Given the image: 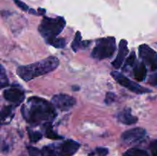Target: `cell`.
Returning a JSON list of instances; mask_svg holds the SVG:
<instances>
[{
    "label": "cell",
    "mask_w": 157,
    "mask_h": 156,
    "mask_svg": "<svg viewBox=\"0 0 157 156\" xmlns=\"http://www.w3.org/2000/svg\"><path fill=\"white\" fill-rule=\"evenodd\" d=\"M54 105L46 99L38 96L29 98L26 105L21 107L23 118L32 125L49 123L56 117V111Z\"/></svg>",
    "instance_id": "6da1fadb"
},
{
    "label": "cell",
    "mask_w": 157,
    "mask_h": 156,
    "mask_svg": "<svg viewBox=\"0 0 157 156\" xmlns=\"http://www.w3.org/2000/svg\"><path fill=\"white\" fill-rule=\"evenodd\" d=\"M59 61L56 57L51 56L38 62L20 66L17 68V74L25 81H29L35 77L46 74L58 67Z\"/></svg>",
    "instance_id": "7a4b0ae2"
},
{
    "label": "cell",
    "mask_w": 157,
    "mask_h": 156,
    "mask_svg": "<svg viewBox=\"0 0 157 156\" xmlns=\"http://www.w3.org/2000/svg\"><path fill=\"white\" fill-rule=\"evenodd\" d=\"M65 25L66 21L63 17H44L38 26V32L48 42L50 40L57 38V36L62 32Z\"/></svg>",
    "instance_id": "3957f363"
},
{
    "label": "cell",
    "mask_w": 157,
    "mask_h": 156,
    "mask_svg": "<svg viewBox=\"0 0 157 156\" xmlns=\"http://www.w3.org/2000/svg\"><path fill=\"white\" fill-rule=\"evenodd\" d=\"M116 40L113 37L101 38L97 41L91 52V56L98 60L110 58L116 51Z\"/></svg>",
    "instance_id": "277c9868"
},
{
    "label": "cell",
    "mask_w": 157,
    "mask_h": 156,
    "mask_svg": "<svg viewBox=\"0 0 157 156\" xmlns=\"http://www.w3.org/2000/svg\"><path fill=\"white\" fill-rule=\"evenodd\" d=\"M111 75L113 76V77L114 78V80L117 82L119 83L121 86L124 87L125 88L128 89L129 90L133 92V93H138V94H143V93H150L151 92L150 90L145 88L144 87H141L139 84L133 82L131 80L128 79L127 76H125L122 73H119V72L113 71L111 73Z\"/></svg>",
    "instance_id": "5b68a950"
},
{
    "label": "cell",
    "mask_w": 157,
    "mask_h": 156,
    "mask_svg": "<svg viewBox=\"0 0 157 156\" xmlns=\"http://www.w3.org/2000/svg\"><path fill=\"white\" fill-rule=\"evenodd\" d=\"M139 54L144 64L152 71L157 70V52L147 44H142L139 47Z\"/></svg>",
    "instance_id": "8992f818"
},
{
    "label": "cell",
    "mask_w": 157,
    "mask_h": 156,
    "mask_svg": "<svg viewBox=\"0 0 157 156\" xmlns=\"http://www.w3.org/2000/svg\"><path fill=\"white\" fill-rule=\"evenodd\" d=\"M52 102L55 108L61 111H67L71 110L76 104V99L71 96L62 93L55 95L52 97Z\"/></svg>",
    "instance_id": "52a82bcc"
},
{
    "label": "cell",
    "mask_w": 157,
    "mask_h": 156,
    "mask_svg": "<svg viewBox=\"0 0 157 156\" xmlns=\"http://www.w3.org/2000/svg\"><path fill=\"white\" fill-rule=\"evenodd\" d=\"M147 132L143 128H133L127 130L121 136V139L124 142L128 144L135 143L142 140L145 137Z\"/></svg>",
    "instance_id": "ba28073f"
},
{
    "label": "cell",
    "mask_w": 157,
    "mask_h": 156,
    "mask_svg": "<svg viewBox=\"0 0 157 156\" xmlns=\"http://www.w3.org/2000/svg\"><path fill=\"white\" fill-rule=\"evenodd\" d=\"M4 97L9 102H12L15 106L19 105L25 99V93L21 88L18 87H13L5 90Z\"/></svg>",
    "instance_id": "9c48e42d"
},
{
    "label": "cell",
    "mask_w": 157,
    "mask_h": 156,
    "mask_svg": "<svg viewBox=\"0 0 157 156\" xmlns=\"http://www.w3.org/2000/svg\"><path fill=\"white\" fill-rule=\"evenodd\" d=\"M129 52L128 46H127V41L126 40H121L119 44V48H118V54L117 55L114 61L112 62V65L116 69H119L122 66L126 57Z\"/></svg>",
    "instance_id": "30bf717a"
},
{
    "label": "cell",
    "mask_w": 157,
    "mask_h": 156,
    "mask_svg": "<svg viewBox=\"0 0 157 156\" xmlns=\"http://www.w3.org/2000/svg\"><path fill=\"white\" fill-rule=\"evenodd\" d=\"M80 144L73 140L65 141L60 145L61 153L63 156H72L78 151L80 148Z\"/></svg>",
    "instance_id": "8fae6325"
},
{
    "label": "cell",
    "mask_w": 157,
    "mask_h": 156,
    "mask_svg": "<svg viewBox=\"0 0 157 156\" xmlns=\"http://www.w3.org/2000/svg\"><path fill=\"white\" fill-rule=\"evenodd\" d=\"M118 120L125 125H133L137 122L138 119L136 116H133L130 109H125L117 115Z\"/></svg>",
    "instance_id": "7c38bea8"
},
{
    "label": "cell",
    "mask_w": 157,
    "mask_h": 156,
    "mask_svg": "<svg viewBox=\"0 0 157 156\" xmlns=\"http://www.w3.org/2000/svg\"><path fill=\"white\" fill-rule=\"evenodd\" d=\"M42 156H63L60 145H48L41 150Z\"/></svg>",
    "instance_id": "4fadbf2b"
},
{
    "label": "cell",
    "mask_w": 157,
    "mask_h": 156,
    "mask_svg": "<svg viewBox=\"0 0 157 156\" xmlns=\"http://www.w3.org/2000/svg\"><path fill=\"white\" fill-rule=\"evenodd\" d=\"M147 67L146 64L143 63H139L135 65L134 70H133V74L135 78L138 81H144L147 76Z\"/></svg>",
    "instance_id": "5bb4252c"
},
{
    "label": "cell",
    "mask_w": 157,
    "mask_h": 156,
    "mask_svg": "<svg viewBox=\"0 0 157 156\" xmlns=\"http://www.w3.org/2000/svg\"><path fill=\"white\" fill-rule=\"evenodd\" d=\"M90 44L89 41H84L81 40V32H78L75 35V38L74 39L73 42H72L71 47L73 49L74 51H78V49L81 48V47H86L88 44Z\"/></svg>",
    "instance_id": "9a60e30c"
},
{
    "label": "cell",
    "mask_w": 157,
    "mask_h": 156,
    "mask_svg": "<svg viewBox=\"0 0 157 156\" xmlns=\"http://www.w3.org/2000/svg\"><path fill=\"white\" fill-rule=\"evenodd\" d=\"M12 111H13V106H4L2 109L1 121L2 124L4 123V121L9 119V117H12Z\"/></svg>",
    "instance_id": "2e32d148"
},
{
    "label": "cell",
    "mask_w": 157,
    "mask_h": 156,
    "mask_svg": "<svg viewBox=\"0 0 157 156\" xmlns=\"http://www.w3.org/2000/svg\"><path fill=\"white\" fill-rule=\"evenodd\" d=\"M45 136L48 139H61L62 137L60 136H58L55 131H53L52 129V125L50 123H46L45 125Z\"/></svg>",
    "instance_id": "e0dca14e"
},
{
    "label": "cell",
    "mask_w": 157,
    "mask_h": 156,
    "mask_svg": "<svg viewBox=\"0 0 157 156\" xmlns=\"http://www.w3.org/2000/svg\"><path fill=\"white\" fill-rule=\"evenodd\" d=\"M124 156H149L146 151L140 148H130L124 154Z\"/></svg>",
    "instance_id": "ac0fdd59"
},
{
    "label": "cell",
    "mask_w": 157,
    "mask_h": 156,
    "mask_svg": "<svg viewBox=\"0 0 157 156\" xmlns=\"http://www.w3.org/2000/svg\"><path fill=\"white\" fill-rule=\"evenodd\" d=\"M47 43L50 45L56 47V48H64L66 45V41L64 38H55L54 39L48 41Z\"/></svg>",
    "instance_id": "d6986e66"
},
{
    "label": "cell",
    "mask_w": 157,
    "mask_h": 156,
    "mask_svg": "<svg viewBox=\"0 0 157 156\" xmlns=\"http://www.w3.org/2000/svg\"><path fill=\"white\" fill-rule=\"evenodd\" d=\"M27 130L31 142H37L41 140V139L42 138V134L39 132L33 131V130L30 129V128H28Z\"/></svg>",
    "instance_id": "ffe728a7"
},
{
    "label": "cell",
    "mask_w": 157,
    "mask_h": 156,
    "mask_svg": "<svg viewBox=\"0 0 157 156\" xmlns=\"http://www.w3.org/2000/svg\"><path fill=\"white\" fill-rule=\"evenodd\" d=\"M0 84H1L2 89L9 86V80H8L6 70L2 65H1V72H0Z\"/></svg>",
    "instance_id": "44dd1931"
},
{
    "label": "cell",
    "mask_w": 157,
    "mask_h": 156,
    "mask_svg": "<svg viewBox=\"0 0 157 156\" xmlns=\"http://www.w3.org/2000/svg\"><path fill=\"white\" fill-rule=\"evenodd\" d=\"M136 54H135L134 51H132L131 54H130V56L127 58V59L126 60V62L124 64V68L128 67H133L134 65H136Z\"/></svg>",
    "instance_id": "7402d4cb"
},
{
    "label": "cell",
    "mask_w": 157,
    "mask_h": 156,
    "mask_svg": "<svg viewBox=\"0 0 157 156\" xmlns=\"http://www.w3.org/2000/svg\"><path fill=\"white\" fill-rule=\"evenodd\" d=\"M28 151H29L30 156H42V152L41 150L35 148V147L29 146L28 147Z\"/></svg>",
    "instance_id": "603a6c76"
},
{
    "label": "cell",
    "mask_w": 157,
    "mask_h": 156,
    "mask_svg": "<svg viewBox=\"0 0 157 156\" xmlns=\"http://www.w3.org/2000/svg\"><path fill=\"white\" fill-rule=\"evenodd\" d=\"M14 2H15V5H16L19 9H21L22 11L27 12V11L29 10V6H28L25 3L21 2V0H14Z\"/></svg>",
    "instance_id": "cb8c5ba5"
},
{
    "label": "cell",
    "mask_w": 157,
    "mask_h": 156,
    "mask_svg": "<svg viewBox=\"0 0 157 156\" xmlns=\"http://www.w3.org/2000/svg\"><path fill=\"white\" fill-rule=\"evenodd\" d=\"M96 153L98 154V156H107L108 154V149L106 148H103V147H99V148H96Z\"/></svg>",
    "instance_id": "d4e9b609"
},
{
    "label": "cell",
    "mask_w": 157,
    "mask_h": 156,
    "mask_svg": "<svg viewBox=\"0 0 157 156\" xmlns=\"http://www.w3.org/2000/svg\"><path fill=\"white\" fill-rule=\"evenodd\" d=\"M115 98H116V96L113 93H107V95H106L105 102L107 104L111 103L115 100Z\"/></svg>",
    "instance_id": "484cf974"
},
{
    "label": "cell",
    "mask_w": 157,
    "mask_h": 156,
    "mask_svg": "<svg viewBox=\"0 0 157 156\" xmlns=\"http://www.w3.org/2000/svg\"><path fill=\"white\" fill-rule=\"evenodd\" d=\"M150 151H151L152 155L157 156V140L153 141L150 144Z\"/></svg>",
    "instance_id": "4316f807"
},
{
    "label": "cell",
    "mask_w": 157,
    "mask_h": 156,
    "mask_svg": "<svg viewBox=\"0 0 157 156\" xmlns=\"http://www.w3.org/2000/svg\"><path fill=\"white\" fill-rule=\"evenodd\" d=\"M148 83L150 85L157 86V73L150 75L148 80Z\"/></svg>",
    "instance_id": "83f0119b"
}]
</instances>
